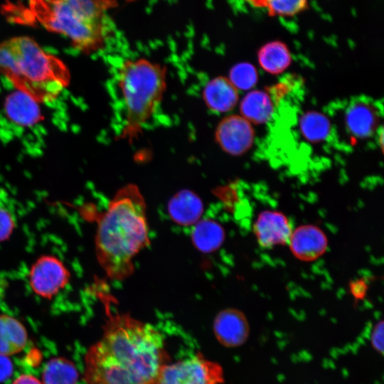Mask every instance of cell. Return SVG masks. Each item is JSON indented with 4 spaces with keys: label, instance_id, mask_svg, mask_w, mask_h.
Here are the masks:
<instances>
[{
    "label": "cell",
    "instance_id": "d6986e66",
    "mask_svg": "<svg viewBox=\"0 0 384 384\" xmlns=\"http://www.w3.org/2000/svg\"><path fill=\"white\" fill-rule=\"evenodd\" d=\"M260 66L267 73L278 75L285 71L292 63L291 53L287 46L279 41L263 45L257 53Z\"/></svg>",
    "mask_w": 384,
    "mask_h": 384
},
{
    "label": "cell",
    "instance_id": "484cf974",
    "mask_svg": "<svg viewBox=\"0 0 384 384\" xmlns=\"http://www.w3.org/2000/svg\"><path fill=\"white\" fill-rule=\"evenodd\" d=\"M350 292L357 300L363 299L367 293L368 284L363 279H357L350 283Z\"/></svg>",
    "mask_w": 384,
    "mask_h": 384
},
{
    "label": "cell",
    "instance_id": "7a4b0ae2",
    "mask_svg": "<svg viewBox=\"0 0 384 384\" xmlns=\"http://www.w3.org/2000/svg\"><path fill=\"white\" fill-rule=\"evenodd\" d=\"M95 241L97 261L109 278L121 281L133 274L134 257L150 243L146 205L136 185L117 191L97 219Z\"/></svg>",
    "mask_w": 384,
    "mask_h": 384
},
{
    "label": "cell",
    "instance_id": "ffe728a7",
    "mask_svg": "<svg viewBox=\"0 0 384 384\" xmlns=\"http://www.w3.org/2000/svg\"><path fill=\"white\" fill-rule=\"evenodd\" d=\"M42 378L43 384H77L78 372L71 361L55 358L46 364Z\"/></svg>",
    "mask_w": 384,
    "mask_h": 384
},
{
    "label": "cell",
    "instance_id": "4fadbf2b",
    "mask_svg": "<svg viewBox=\"0 0 384 384\" xmlns=\"http://www.w3.org/2000/svg\"><path fill=\"white\" fill-rule=\"evenodd\" d=\"M203 99L213 112H228L237 105L238 90L228 78L216 77L210 80L203 90Z\"/></svg>",
    "mask_w": 384,
    "mask_h": 384
},
{
    "label": "cell",
    "instance_id": "d4e9b609",
    "mask_svg": "<svg viewBox=\"0 0 384 384\" xmlns=\"http://www.w3.org/2000/svg\"><path fill=\"white\" fill-rule=\"evenodd\" d=\"M370 341L373 349L382 355L383 353V321L382 320L373 326Z\"/></svg>",
    "mask_w": 384,
    "mask_h": 384
},
{
    "label": "cell",
    "instance_id": "2e32d148",
    "mask_svg": "<svg viewBox=\"0 0 384 384\" xmlns=\"http://www.w3.org/2000/svg\"><path fill=\"white\" fill-rule=\"evenodd\" d=\"M27 339L26 330L18 320L9 315H0V354L8 356L19 353Z\"/></svg>",
    "mask_w": 384,
    "mask_h": 384
},
{
    "label": "cell",
    "instance_id": "83f0119b",
    "mask_svg": "<svg viewBox=\"0 0 384 384\" xmlns=\"http://www.w3.org/2000/svg\"><path fill=\"white\" fill-rule=\"evenodd\" d=\"M12 384H42V383L32 375L23 374L19 375Z\"/></svg>",
    "mask_w": 384,
    "mask_h": 384
},
{
    "label": "cell",
    "instance_id": "ba28073f",
    "mask_svg": "<svg viewBox=\"0 0 384 384\" xmlns=\"http://www.w3.org/2000/svg\"><path fill=\"white\" fill-rule=\"evenodd\" d=\"M215 138L224 151L232 156H240L252 147L255 132L252 124L242 116L231 114L219 122Z\"/></svg>",
    "mask_w": 384,
    "mask_h": 384
},
{
    "label": "cell",
    "instance_id": "9c48e42d",
    "mask_svg": "<svg viewBox=\"0 0 384 384\" xmlns=\"http://www.w3.org/2000/svg\"><path fill=\"white\" fill-rule=\"evenodd\" d=\"M292 230L289 219L278 210L260 212L253 223V233L263 248L288 244Z\"/></svg>",
    "mask_w": 384,
    "mask_h": 384
},
{
    "label": "cell",
    "instance_id": "7402d4cb",
    "mask_svg": "<svg viewBox=\"0 0 384 384\" xmlns=\"http://www.w3.org/2000/svg\"><path fill=\"white\" fill-rule=\"evenodd\" d=\"M254 8L265 10L271 16H294L304 11L309 0H244Z\"/></svg>",
    "mask_w": 384,
    "mask_h": 384
},
{
    "label": "cell",
    "instance_id": "30bf717a",
    "mask_svg": "<svg viewBox=\"0 0 384 384\" xmlns=\"http://www.w3.org/2000/svg\"><path fill=\"white\" fill-rule=\"evenodd\" d=\"M250 325L245 314L239 309L228 308L219 311L213 321V333L225 347L243 345L249 338Z\"/></svg>",
    "mask_w": 384,
    "mask_h": 384
},
{
    "label": "cell",
    "instance_id": "9a60e30c",
    "mask_svg": "<svg viewBox=\"0 0 384 384\" xmlns=\"http://www.w3.org/2000/svg\"><path fill=\"white\" fill-rule=\"evenodd\" d=\"M240 111V115L251 124H264L272 116L274 105L268 93L251 90L241 100Z\"/></svg>",
    "mask_w": 384,
    "mask_h": 384
},
{
    "label": "cell",
    "instance_id": "44dd1931",
    "mask_svg": "<svg viewBox=\"0 0 384 384\" xmlns=\"http://www.w3.org/2000/svg\"><path fill=\"white\" fill-rule=\"evenodd\" d=\"M331 129L329 118L317 111L305 112L299 120V129L309 142L316 143L326 139Z\"/></svg>",
    "mask_w": 384,
    "mask_h": 384
},
{
    "label": "cell",
    "instance_id": "6da1fadb",
    "mask_svg": "<svg viewBox=\"0 0 384 384\" xmlns=\"http://www.w3.org/2000/svg\"><path fill=\"white\" fill-rule=\"evenodd\" d=\"M169 360L162 334L129 314L108 311L101 339L85 356L86 384H156Z\"/></svg>",
    "mask_w": 384,
    "mask_h": 384
},
{
    "label": "cell",
    "instance_id": "277c9868",
    "mask_svg": "<svg viewBox=\"0 0 384 384\" xmlns=\"http://www.w3.org/2000/svg\"><path fill=\"white\" fill-rule=\"evenodd\" d=\"M0 74L38 102L55 98L70 78L59 58L28 36L12 37L0 43Z\"/></svg>",
    "mask_w": 384,
    "mask_h": 384
},
{
    "label": "cell",
    "instance_id": "52a82bcc",
    "mask_svg": "<svg viewBox=\"0 0 384 384\" xmlns=\"http://www.w3.org/2000/svg\"><path fill=\"white\" fill-rule=\"evenodd\" d=\"M70 274L56 257L43 255L37 259L29 271V284L37 295L51 299L69 282Z\"/></svg>",
    "mask_w": 384,
    "mask_h": 384
},
{
    "label": "cell",
    "instance_id": "3957f363",
    "mask_svg": "<svg viewBox=\"0 0 384 384\" xmlns=\"http://www.w3.org/2000/svg\"><path fill=\"white\" fill-rule=\"evenodd\" d=\"M115 0H28L26 23L60 34L84 53L102 48L112 31L108 12Z\"/></svg>",
    "mask_w": 384,
    "mask_h": 384
},
{
    "label": "cell",
    "instance_id": "cb8c5ba5",
    "mask_svg": "<svg viewBox=\"0 0 384 384\" xmlns=\"http://www.w3.org/2000/svg\"><path fill=\"white\" fill-rule=\"evenodd\" d=\"M14 221L11 215L0 207V242L6 240L12 233Z\"/></svg>",
    "mask_w": 384,
    "mask_h": 384
},
{
    "label": "cell",
    "instance_id": "8fae6325",
    "mask_svg": "<svg viewBox=\"0 0 384 384\" xmlns=\"http://www.w3.org/2000/svg\"><path fill=\"white\" fill-rule=\"evenodd\" d=\"M288 245L295 257L310 262L326 252L328 240L321 228L308 224L300 225L292 230Z\"/></svg>",
    "mask_w": 384,
    "mask_h": 384
},
{
    "label": "cell",
    "instance_id": "4316f807",
    "mask_svg": "<svg viewBox=\"0 0 384 384\" xmlns=\"http://www.w3.org/2000/svg\"><path fill=\"white\" fill-rule=\"evenodd\" d=\"M13 372V365L6 356L0 354V383L11 377Z\"/></svg>",
    "mask_w": 384,
    "mask_h": 384
},
{
    "label": "cell",
    "instance_id": "8992f818",
    "mask_svg": "<svg viewBox=\"0 0 384 384\" xmlns=\"http://www.w3.org/2000/svg\"><path fill=\"white\" fill-rule=\"evenodd\" d=\"M222 366L202 353L166 363L161 369L156 384H225Z\"/></svg>",
    "mask_w": 384,
    "mask_h": 384
},
{
    "label": "cell",
    "instance_id": "5bb4252c",
    "mask_svg": "<svg viewBox=\"0 0 384 384\" xmlns=\"http://www.w3.org/2000/svg\"><path fill=\"white\" fill-rule=\"evenodd\" d=\"M345 122L349 132L357 138L370 137L378 127V119L372 106L357 102L351 105L345 114Z\"/></svg>",
    "mask_w": 384,
    "mask_h": 384
},
{
    "label": "cell",
    "instance_id": "7c38bea8",
    "mask_svg": "<svg viewBox=\"0 0 384 384\" xmlns=\"http://www.w3.org/2000/svg\"><path fill=\"white\" fill-rule=\"evenodd\" d=\"M203 203L200 197L190 190L177 192L168 203V213L171 220L182 226L194 225L203 213Z\"/></svg>",
    "mask_w": 384,
    "mask_h": 384
},
{
    "label": "cell",
    "instance_id": "603a6c76",
    "mask_svg": "<svg viewBox=\"0 0 384 384\" xmlns=\"http://www.w3.org/2000/svg\"><path fill=\"white\" fill-rule=\"evenodd\" d=\"M257 68L249 63H240L234 65L230 71L229 80L239 90H251L257 82Z\"/></svg>",
    "mask_w": 384,
    "mask_h": 384
},
{
    "label": "cell",
    "instance_id": "ac0fdd59",
    "mask_svg": "<svg viewBox=\"0 0 384 384\" xmlns=\"http://www.w3.org/2000/svg\"><path fill=\"white\" fill-rule=\"evenodd\" d=\"M225 237L223 226L211 219L198 221L191 233L193 245L203 253H210L217 250L223 243Z\"/></svg>",
    "mask_w": 384,
    "mask_h": 384
},
{
    "label": "cell",
    "instance_id": "5b68a950",
    "mask_svg": "<svg viewBox=\"0 0 384 384\" xmlns=\"http://www.w3.org/2000/svg\"><path fill=\"white\" fill-rule=\"evenodd\" d=\"M118 84L125 107L119 138L132 142L162 100L166 89V69L146 58L127 60L119 68Z\"/></svg>",
    "mask_w": 384,
    "mask_h": 384
},
{
    "label": "cell",
    "instance_id": "e0dca14e",
    "mask_svg": "<svg viewBox=\"0 0 384 384\" xmlns=\"http://www.w3.org/2000/svg\"><path fill=\"white\" fill-rule=\"evenodd\" d=\"M37 102L28 95L18 90L8 97L5 104L6 112L9 119L20 125H31L40 117Z\"/></svg>",
    "mask_w": 384,
    "mask_h": 384
}]
</instances>
